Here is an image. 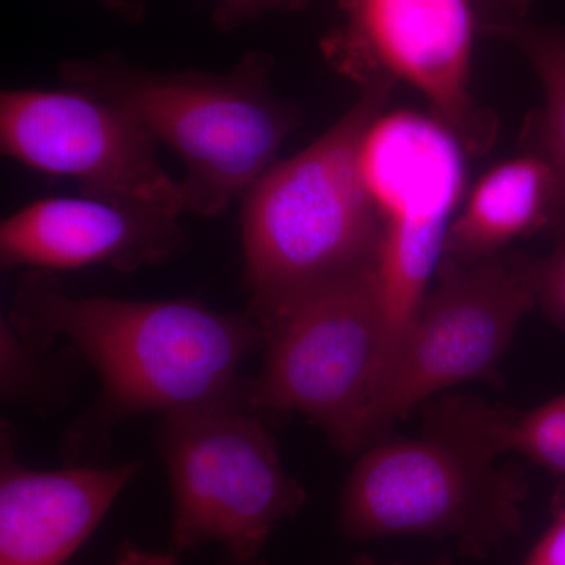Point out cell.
I'll use <instances>...</instances> for the list:
<instances>
[{"mask_svg": "<svg viewBox=\"0 0 565 565\" xmlns=\"http://www.w3.org/2000/svg\"><path fill=\"white\" fill-rule=\"evenodd\" d=\"M6 316L24 343L68 344L98 375V397L63 435L66 465L103 460L117 427L134 416L244 393L241 370L266 338L250 313H222L195 299L79 296L44 270L21 278Z\"/></svg>", "mask_w": 565, "mask_h": 565, "instance_id": "1", "label": "cell"}, {"mask_svg": "<svg viewBox=\"0 0 565 565\" xmlns=\"http://www.w3.org/2000/svg\"><path fill=\"white\" fill-rule=\"evenodd\" d=\"M394 85L384 76L363 81L340 120L245 193L244 281L248 313L262 326L303 297L373 269L384 223L364 188L359 148Z\"/></svg>", "mask_w": 565, "mask_h": 565, "instance_id": "2", "label": "cell"}, {"mask_svg": "<svg viewBox=\"0 0 565 565\" xmlns=\"http://www.w3.org/2000/svg\"><path fill=\"white\" fill-rule=\"evenodd\" d=\"M66 87L118 104L181 159L185 214L217 217L277 162L299 111L273 87V61L250 52L225 73L156 71L104 54L63 62Z\"/></svg>", "mask_w": 565, "mask_h": 565, "instance_id": "3", "label": "cell"}, {"mask_svg": "<svg viewBox=\"0 0 565 565\" xmlns=\"http://www.w3.org/2000/svg\"><path fill=\"white\" fill-rule=\"evenodd\" d=\"M263 414L241 393L159 416L178 555L222 545L230 559H256L275 527L302 511L307 492L282 467Z\"/></svg>", "mask_w": 565, "mask_h": 565, "instance_id": "4", "label": "cell"}, {"mask_svg": "<svg viewBox=\"0 0 565 565\" xmlns=\"http://www.w3.org/2000/svg\"><path fill=\"white\" fill-rule=\"evenodd\" d=\"M527 486L522 471L437 427L422 437L367 446L341 493L338 526L352 541L392 535L455 539L486 557L519 535Z\"/></svg>", "mask_w": 565, "mask_h": 565, "instance_id": "5", "label": "cell"}, {"mask_svg": "<svg viewBox=\"0 0 565 565\" xmlns=\"http://www.w3.org/2000/svg\"><path fill=\"white\" fill-rule=\"evenodd\" d=\"M263 329V366L245 377L247 403L302 414L338 451L363 452L384 352L374 267L303 297Z\"/></svg>", "mask_w": 565, "mask_h": 565, "instance_id": "6", "label": "cell"}, {"mask_svg": "<svg viewBox=\"0 0 565 565\" xmlns=\"http://www.w3.org/2000/svg\"><path fill=\"white\" fill-rule=\"evenodd\" d=\"M537 263L520 252L441 258L434 291L371 407L367 446L435 394L498 377L516 327L537 305Z\"/></svg>", "mask_w": 565, "mask_h": 565, "instance_id": "7", "label": "cell"}, {"mask_svg": "<svg viewBox=\"0 0 565 565\" xmlns=\"http://www.w3.org/2000/svg\"><path fill=\"white\" fill-rule=\"evenodd\" d=\"M159 143L128 110L79 88H9L0 95V148L82 195L150 214H185L181 181L169 174Z\"/></svg>", "mask_w": 565, "mask_h": 565, "instance_id": "8", "label": "cell"}, {"mask_svg": "<svg viewBox=\"0 0 565 565\" xmlns=\"http://www.w3.org/2000/svg\"><path fill=\"white\" fill-rule=\"evenodd\" d=\"M343 25L323 41L334 68L360 82H405L422 93L468 154L498 136L497 117L471 93L475 20L467 0H337Z\"/></svg>", "mask_w": 565, "mask_h": 565, "instance_id": "9", "label": "cell"}, {"mask_svg": "<svg viewBox=\"0 0 565 565\" xmlns=\"http://www.w3.org/2000/svg\"><path fill=\"white\" fill-rule=\"evenodd\" d=\"M180 218L95 196H47L0 225L2 269L58 273L104 266L121 274L169 263L188 250Z\"/></svg>", "mask_w": 565, "mask_h": 565, "instance_id": "10", "label": "cell"}, {"mask_svg": "<svg viewBox=\"0 0 565 565\" xmlns=\"http://www.w3.org/2000/svg\"><path fill=\"white\" fill-rule=\"evenodd\" d=\"M17 429L0 423V565H65L102 525L143 459L120 465L25 467Z\"/></svg>", "mask_w": 565, "mask_h": 565, "instance_id": "11", "label": "cell"}, {"mask_svg": "<svg viewBox=\"0 0 565 565\" xmlns=\"http://www.w3.org/2000/svg\"><path fill=\"white\" fill-rule=\"evenodd\" d=\"M555 178L533 152L489 170L449 225L444 256L476 262L503 252L512 241L552 230Z\"/></svg>", "mask_w": 565, "mask_h": 565, "instance_id": "12", "label": "cell"}, {"mask_svg": "<svg viewBox=\"0 0 565 565\" xmlns=\"http://www.w3.org/2000/svg\"><path fill=\"white\" fill-rule=\"evenodd\" d=\"M424 426L459 435L493 457L516 452L565 481V394L526 412L446 394L426 404Z\"/></svg>", "mask_w": 565, "mask_h": 565, "instance_id": "13", "label": "cell"}, {"mask_svg": "<svg viewBox=\"0 0 565 565\" xmlns=\"http://www.w3.org/2000/svg\"><path fill=\"white\" fill-rule=\"evenodd\" d=\"M490 32L523 52L544 88V107L527 122L525 143L555 178L550 232L556 233L565 225V29L504 22L490 25Z\"/></svg>", "mask_w": 565, "mask_h": 565, "instance_id": "14", "label": "cell"}, {"mask_svg": "<svg viewBox=\"0 0 565 565\" xmlns=\"http://www.w3.org/2000/svg\"><path fill=\"white\" fill-rule=\"evenodd\" d=\"M87 370L68 344L35 349L21 340L7 316L0 318V394L7 404L21 405L41 416L61 412Z\"/></svg>", "mask_w": 565, "mask_h": 565, "instance_id": "15", "label": "cell"}, {"mask_svg": "<svg viewBox=\"0 0 565 565\" xmlns=\"http://www.w3.org/2000/svg\"><path fill=\"white\" fill-rule=\"evenodd\" d=\"M552 253L537 263V305L565 334V225L555 233Z\"/></svg>", "mask_w": 565, "mask_h": 565, "instance_id": "16", "label": "cell"}, {"mask_svg": "<svg viewBox=\"0 0 565 565\" xmlns=\"http://www.w3.org/2000/svg\"><path fill=\"white\" fill-rule=\"evenodd\" d=\"M307 2L308 0H217L212 21L218 31H236L266 14L297 10Z\"/></svg>", "mask_w": 565, "mask_h": 565, "instance_id": "17", "label": "cell"}, {"mask_svg": "<svg viewBox=\"0 0 565 565\" xmlns=\"http://www.w3.org/2000/svg\"><path fill=\"white\" fill-rule=\"evenodd\" d=\"M553 519L522 565H565V481L553 498Z\"/></svg>", "mask_w": 565, "mask_h": 565, "instance_id": "18", "label": "cell"}, {"mask_svg": "<svg viewBox=\"0 0 565 565\" xmlns=\"http://www.w3.org/2000/svg\"><path fill=\"white\" fill-rule=\"evenodd\" d=\"M111 565H178V553L150 552L134 542H125Z\"/></svg>", "mask_w": 565, "mask_h": 565, "instance_id": "19", "label": "cell"}, {"mask_svg": "<svg viewBox=\"0 0 565 565\" xmlns=\"http://www.w3.org/2000/svg\"><path fill=\"white\" fill-rule=\"evenodd\" d=\"M96 2L102 3L104 9L128 22L143 20L145 11H147L145 0H96Z\"/></svg>", "mask_w": 565, "mask_h": 565, "instance_id": "20", "label": "cell"}, {"mask_svg": "<svg viewBox=\"0 0 565 565\" xmlns=\"http://www.w3.org/2000/svg\"><path fill=\"white\" fill-rule=\"evenodd\" d=\"M351 565H382V564H379L377 561L373 559V557H370L366 555H360V556H356L355 559H353V563ZM430 565H449V563H448V561L440 559V561H437V563H434Z\"/></svg>", "mask_w": 565, "mask_h": 565, "instance_id": "21", "label": "cell"}, {"mask_svg": "<svg viewBox=\"0 0 565 565\" xmlns=\"http://www.w3.org/2000/svg\"><path fill=\"white\" fill-rule=\"evenodd\" d=\"M221 565H267L264 563L262 557H256V559L252 561H234L230 559V557H225V561Z\"/></svg>", "mask_w": 565, "mask_h": 565, "instance_id": "22", "label": "cell"}]
</instances>
